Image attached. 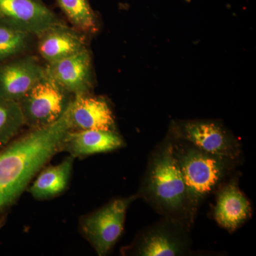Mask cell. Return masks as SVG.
I'll use <instances>...</instances> for the list:
<instances>
[{
	"label": "cell",
	"mask_w": 256,
	"mask_h": 256,
	"mask_svg": "<svg viewBox=\"0 0 256 256\" xmlns=\"http://www.w3.org/2000/svg\"><path fill=\"white\" fill-rule=\"evenodd\" d=\"M70 102L53 124L30 128L0 150V228L32 180L63 150L66 136L72 130Z\"/></svg>",
	"instance_id": "cell-1"
},
{
	"label": "cell",
	"mask_w": 256,
	"mask_h": 256,
	"mask_svg": "<svg viewBox=\"0 0 256 256\" xmlns=\"http://www.w3.org/2000/svg\"><path fill=\"white\" fill-rule=\"evenodd\" d=\"M136 194L162 216L178 220L192 229L188 190L173 154L169 134L151 152Z\"/></svg>",
	"instance_id": "cell-2"
},
{
	"label": "cell",
	"mask_w": 256,
	"mask_h": 256,
	"mask_svg": "<svg viewBox=\"0 0 256 256\" xmlns=\"http://www.w3.org/2000/svg\"><path fill=\"white\" fill-rule=\"evenodd\" d=\"M172 151L188 190L192 226L204 201L235 174L239 162L202 150L191 143L172 137Z\"/></svg>",
	"instance_id": "cell-3"
},
{
	"label": "cell",
	"mask_w": 256,
	"mask_h": 256,
	"mask_svg": "<svg viewBox=\"0 0 256 256\" xmlns=\"http://www.w3.org/2000/svg\"><path fill=\"white\" fill-rule=\"evenodd\" d=\"M191 229L178 220L162 217L136 235L127 246L120 250L122 256H182L191 255Z\"/></svg>",
	"instance_id": "cell-4"
},
{
	"label": "cell",
	"mask_w": 256,
	"mask_h": 256,
	"mask_svg": "<svg viewBox=\"0 0 256 256\" xmlns=\"http://www.w3.org/2000/svg\"><path fill=\"white\" fill-rule=\"evenodd\" d=\"M138 198L137 194L114 198L80 217V233L98 256H107L114 248L124 232L128 208Z\"/></svg>",
	"instance_id": "cell-5"
},
{
	"label": "cell",
	"mask_w": 256,
	"mask_h": 256,
	"mask_svg": "<svg viewBox=\"0 0 256 256\" xmlns=\"http://www.w3.org/2000/svg\"><path fill=\"white\" fill-rule=\"evenodd\" d=\"M169 133L202 150L242 162V144L218 121L213 120H181L172 124Z\"/></svg>",
	"instance_id": "cell-6"
},
{
	"label": "cell",
	"mask_w": 256,
	"mask_h": 256,
	"mask_svg": "<svg viewBox=\"0 0 256 256\" xmlns=\"http://www.w3.org/2000/svg\"><path fill=\"white\" fill-rule=\"evenodd\" d=\"M67 92L45 76L18 101L25 126L30 128L53 124L64 114L70 100Z\"/></svg>",
	"instance_id": "cell-7"
},
{
	"label": "cell",
	"mask_w": 256,
	"mask_h": 256,
	"mask_svg": "<svg viewBox=\"0 0 256 256\" xmlns=\"http://www.w3.org/2000/svg\"><path fill=\"white\" fill-rule=\"evenodd\" d=\"M62 23L42 0H0V24L41 34L50 26Z\"/></svg>",
	"instance_id": "cell-8"
},
{
	"label": "cell",
	"mask_w": 256,
	"mask_h": 256,
	"mask_svg": "<svg viewBox=\"0 0 256 256\" xmlns=\"http://www.w3.org/2000/svg\"><path fill=\"white\" fill-rule=\"evenodd\" d=\"M236 172L222 184L216 191L214 218L229 233H233L250 220L252 210L250 202L239 188Z\"/></svg>",
	"instance_id": "cell-9"
},
{
	"label": "cell",
	"mask_w": 256,
	"mask_h": 256,
	"mask_svg": "<svg viewBox=\"0 0 256 256\" xmlns=\"http://www.w3.org/2000/svg\"><path fill=\"white\" fill-rule=\"evenodd\" d=\"M44 78V67L34 56L0 62V97L18 102Z\"/></svg>",
	"instance_id": "cell-10"
},
{
	"label": "cell",
	"mask_w": 256,
	"mask_h": 256,
	"mask_svg": "<svg viewBox=\"0 0 256 256\" xmlns=\"http://www.w3.org/2000/svg\"><path fill=\"white\" fill-rule=\"evenodd\" d=\"M45 76L67 94H88L92 88V58L87 48L47 64Z\"/></svg>",
	"instance_id": "cell-11"
},
{
	"label": "cell",
	"mask_w": 256,
	"mask_h": 256,
	"mask_svg": "<svg viewBox=\"0 0 256 256\" xmlns=\"http://www.w3.org/2000/svg\"><path fill=\"white\" fill-rule=\"evenodd\" d=\"M72 130H100L116 131L114 114L106 99L77 94L70 102Z\"/></svg>",
	"instance_id": "cell-12"
},
{
	"label": "cell",
	"mask_w": 256,
	"mask_h": 256,
	"mask_svg": "<svg viewBox=\"0 0 256 256\" xmlns=\"http://www.w3.org/2000/svg\"><path fill=\"white\" fill-rule=\"evenodd\" d=\"M126 143L116 131L70 130L64 140L63 150L74 158L110 152L124 148Z\"/></svg>",
	"instance_id": "cell-13"
},
{
	"label": "cell",
	"mask_w": 256,
	"mask_h": 256,
	"mask_svg": "<svg viewBox=\"0 0 256 256\" xmlns=\"http://www.w3.org/2000/svg\"><path fill=\"white\" fill-rule=\"evenodd\" d=\"M38 50L47 64L57 62L86 50V40L78 30L60 23L38 35Z\"/></svg>",
	"instance_id": "cell-14"
},
{
	"label": "cell",
	"mask_w": 256,
	"mask_h": 256,
	"mask_svg": "<svg viewBox=\"0 0 256 256\" xmlns=\"http://www.w3.org/2000/svg\"><path fill=\"white\" fill-rule=\"evenodd\" d=\"M75 158L69 156L56 165L45 166L28 190L35 200L43 201L60 196L68 188Z\"/></svg>",
	"instance_id": "cell-15"
},
{
	"label": "cell",
	"mask_w": 256,
	"mask_h": 256,
	"mask_svg": "<svg viewBox=\"0 0 256 256\" xmlns=\"http://www.w3.org/2000/svg\"><path fill=\"white\" fill-rule=\"evenodd\" d=\"M24 126L18 102L0 97V150L18 137Z\"/></svg>",
	"instance_id": "cell-16"
},
{
	"label": "cell",
	"mask_w": 256,
	"mask_h": 256,
	"mask_svg": "<svg viewBox=\"0 0 256 256\" xmlns=\"http://www.w3.org/2000/svg\"><path fill=\"white\" fill-rule=\"evenodd\" d=\"M76 30L85 33L97 30L95 14L88 0H56Z\"/></svg>",
	"instance_id": "cell-17"
},
{
	"label": "cell",
	"mask_w": 256,
	"mask_h": 256,
	"mask_svg": "<svg viewBox=\"0 0 256 256\" xmlns=\"http://www.w3.org/2000/svg\"><path fill=\"white\" fill-rule=\"evenodd\" d=\"M32 36L22 30L0 24V62L23 53L28 48Z\"/></svg>",
	"instance_id": "cell-18"
}]
</instances>
